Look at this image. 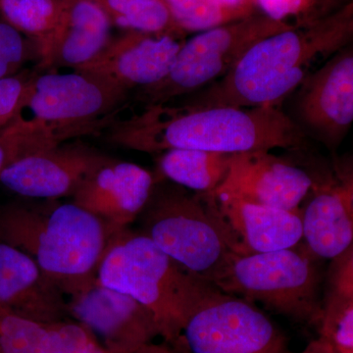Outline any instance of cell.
Listing matches in <instances>:
<instances>
[{"instance_id":"f546056e","label":"cell","mask_w":353,"mask_h":353,"mask_svg":"<svg viewBox=\"0 0 353 353\" xmlns=\"http://www.w3.org/2000/svg\"><path fill=\"white\" fill-rule=\"evenodd\" d=\"M297 353H336L333 347L321 338L310 341L303 350Z\"/></svg>"},{"instance_id":"44dd1931","label":"cell","mask_w":353,"mask_h":353,"mask_svg":"<svg viewBox=\"0 0 353 353\" xmlns=\"http://www.w3.org/2000/svg\"><path fill=\"white\" fill-rule=\"evenodd\" d=\"M317 326L334 352L353 353V246L331 260Z\"/></svg>"},{"instance_id":"ffe728a7","label":"cell","mask_w":353,"mask_h":353,"mask_svg":"<svg viewBox=\"0 0 353 353\" xmlns=\"http://www.w3.org/2000/svg\"><path fill=\"white\" fill-rule=\"evenodd\" d=\"M0 353H103L73 324L44 326L0 307Z\"/></svg>"},{"instance_id":"5b68a950","label":"cell","mask_w":353,"mask_h":353,"mask_svg":"<svg viewBox=\"0 0 353 353\" xmlns=\"http://www.w3.org/2000/svg\"><path fill=\"white\" fill-rule=\"evenodd\" d=\"M97 280L143 304L154 315L160 334L174 343L181 338L190 310L214 287L129 227L116 231L109 241Z\"/></svg>"},{"instance_id":"8992f818","label":"cell","mask_w":353,"mask_h":353,"mask_svg":"<svg viewBox=\"0 0 353 353\" xmlns=\"http://www.w3.org/2000/svg\"><path fill=\"white\" fill-rule=\"evenodd\" d=\"M303 241L294 248L239 256L229 261L214 285L301 324L317 325L321 315V275Z\"/></svg>"},{"instance_id":"277c9868","label":"cell","mask_w":353,"mask_h":353,"mask_svg":"<svg viewBox=\"0 0 353 353\" xmlns=\"http://www.w3.org/2000/svg\"><path fill=\"white\" fill-rule=\"evenodd\" d=\"M127 92L90 74L32 73L12 122L0 132L8 163L105 124ZM7 163V164H8ZM6 164V165H7Z\"/></svg>"},{"instance_id":"3957f363","label":"cell","mask_w":353,"mask_h":353,"mask_svg":"<svg viewBox=\"0 0 353 353\" xmlns=\"http://www.w3.org/2000/svg\"><path fill=\"white\" fill-rule=\"evenodd\" d=\"M116 231L75 202L46 199L0 205V241L32 257L67 296L97 278Z\"/></svg>"},{"instance_id":"8fae6325","label":"cell","mask_w":353,"mask_h":353,"mask_svg":"<svg viewBox=\"0 0 353 353\" xmlns=\"http://www.w3.org/2000/svg\"><path fill=\"white\" fill-rule=\"evenodd\" d=\"M301 208L303 243L317 259L332 260L353 245V166L338 158L319 173Z\"/></svg>"},{"instance_id":"7a4b0ae2","label":"cell","mask_w":353,"mask_h":353,"mask_svg":"<svg viewBox=\"0 0 353 353\" xmlns=\"http://www.w3.org/2000/svg\"><path fill=\"white\" fill-rule=\"evenodd\" d=\"M352 39L350 2L318 24L260 39L226 76L194 92L182 104L196 108H279L316 70V65L352 44Z\"/></svg>"},{"instance_id":"7c38bea8","label":"cell","mask_w":353,"mask_h":353,"mask_svg":"<svg viewBox=\"0 0 353 353\" xmlns=\"http://www.w3.org/2000/svg\"><path fill=\"white\" fill-rule=\"evenodd\" d=\"M299 88L296 111L303 126L329 150H336L353 121L352 44L320 65Z\"/></svg>"},{"instance_id":"30bf717a","label":"cell","mask_w":353,"mask_h":353,"mask_svg":"<svg viewBox=\"0 0 353 353\" xmlns=\"http://www.w3.org/2000/svg\"><path fill=\"white\" fill-rule=\"evenodd\" d=\"M204 197L215 227L234 255L287 250L303 241L301 211L261 205L221 190Z\"/></svg>"},{"instance_id":"f1b7e54d","label":"cell","mask_w":353,"mask_h":353,"mask_svg":"<svg viewBox=\"0 0 353 353\" xmlns=\"http://www.w3.org/2000/svg\"><path fill=\"white\" fill-rule=\"evenodd\" d=\"M215 1L224 8L240 13L245 17L257 12L255 0H215Z\"/></svg>"},{"instance_id":"ac0fdd59","label":"cell","mask_w":353,"mask_h":353,"mask_svg":"<svg viewBox=\"0 0 353 353\" xmlns=\"http://www.w3.org/2000/svg\"><path fill=\"white\" fill-rule=\"evenodd\" d=\"M0 307L32 321L57 319L67 296L32 257L0 241Z\"/></svg>"},{"instance_id":"d6986e66","label":"cell","mask_w":353,"mask_h":353,"mask_svg":"<svg viewBox=\"0 0 353 353\" xmlns=\"http://www.w3.org/2000/svg\"><path fill=\"white\" fill-rule=\"evenodd\" d=\"M111 27L94 0H61L59 20L39 62V71L77 70L88 63L110 41Z\"/></svg>"},{"instance_id":"6da1fadb","label":"cell","mask_w":353,"mask_h":353,"mask_svg":"<svg viewBox=\"0 0 353 353\" xmlns=\"http://www.w3.org/2000/svg\"><path fill=\"white\" fill-rule=\"evenodd\" d=\"M108 139L137 152L171 150L234 153L303 150L307 137L280 108H190L164 103L111 125Z\"/></svg>"},{"instance_id":"2e32d148","label":"cell","mask_w":353,"mask_h":353,"mask_svg":"<svg viewBox=\"0 0 353 353\" xmlns=\"http://www.w3.org/2000/svg\"><path fill=\"white\" fill-rule=\"evenodd\" d=\"M155 181L143 167L108 157L85 176L72 197L114 229H124L138 219Z\"/></svg>"},{"instance_id":"5bb4252c","label":"cell","mask_w":353,"mask_h":353,"mask_svg":"<svg viewBox=\"0 0 353 353\" xmlns=\"http://www.w3.org/2000/svg\"><path fill=\"white\" fill-rule=\"evenodd\" d=\"M185 41L182 34L126 31L111 38L94 59L75 71L97 77L128 94L161 81Z\"/></svg>"},{"instance_id":"ba28073f","label":"cell","mask_w":353,"mask_h":353,"mask_svg":"<svg viewBox=\"0 0 353 353\" xmlns=\"http://www.w3.org/2000/svg\"><path fill=\"white\" fill-rule=\"evenodd\" d=\"M290 29L292 28L257 11L243 19L199 32L185 39L161 81L136 90L137 99L148 108L194 94L226 76L260 39Z\"/></svg>"},{"instance_id":"4fadbf2b","label":"cell","mask_w":353,"mask_h":353,"mask_svg":"<svg viewBox=\"0 0 353 353\" xmlns=\"http://www.w3.org/2000/svg\"><path fill=\"white\" fill-rule=\"evenodd\" d=\"M108 158L83 143H61L9 162L0 172V183L29 199L73 196L85 176Z\"/></svg>"},{"instance_id":"4316f807","label":"cell","mask_w":353,"mask_h":353,"mask_svg":"<svg viewBox=\"0 0 353 353\" xmlns=\"http://www.w3.org/2000/svg\"><path fill=\"white\" fill-rule=\"evenodd\" d=\"M41 59V48L0 17V79L20 73L32 60Z\"/></svg>"},{"instance_id":"d4e9b609","label":"cell","mask_w":353,"mask_h":353,"mask_svg":"<svg viewBox=\"0 0 353 353\" xmlns=\"http://www.w3.org/2000/svg\"><path fill=\"white\" fill-rule=\"evenodd\" d=\"M353 0H255L257 11L292 29L318 24Z\"/></svg>"},{"instance_id":"9c48e42d","label":"cell","mask_w":353,"mask_h":353,"mask_svg":"<svg viewBox=\"0 0 353 353\" xmlns=\"http://www.w3.org/2000/svg\"><path fill=\"white\" fill-rule=\"evenodd\" d=\"M188 353H285L287 339L255 304L212 287L188 315Z\"/></svg>"},{"instance_id":"cb8c5ba5","label":"cell","mask_w":353,"mask_h":353,"mask_svg":"<svg viewBox=\"0 0 353 353\" xmlns=\"http://www.w3.org/2000/svg\"><path fill=\"white\" fill-rule=\"evenodd\" d=\"M61 0H0V17L39 43L41 57L59 20Z\"/></svg>"},{"instance_id":"9a60e30c","label":"cell","mask_w":353,"mask_h":353,"mask_svg":"<svg viewBox=\"0 0 353 353\" xmlns=\"http://www.w3.org/2000/svg\"><path fill=\"white\" fill-rule=\"evenodd\" d=\"M312 183L311 171L301 165L268 150H254L230 155L227 175L216 190L299 212Z\"/></svg>"},{"instance_id":"7402d4cb","label":"cell","mask_w":353,"mask_h":353,"mask_svg":"<svg viewBox=\"0 0 353 353\" xmlns=\"http://www.w3.org/2000/svg\"><path fill=\"white\" fill-rule=\"evenodd\" d=\"M230 155L197 150H167L158 159V169L171 183L196 194H210L225 180Z\"/></svg>"},{"instance_id":"603a6c76","label":"cell","mask_w":353,"mask_h":353,"mask_svg":"<svg viewBox=\"0 0 353 353\" xmlns=\"http://www.w3.org/2000/svg\"><path fill=\"white\" fill-rule=\"evenodd\" d=\"M111 25L125 31L148 34H185L174 24L165 0H94Z\"/></svg>"},{"instance_id":"e0dca14e","label":"cell","mask_w":353,"mask_h":353,"mask_svg":"<svg viewBox=\"0 0 353 353\" xmlns=\"http://www.w3.org/2000/svg\"><path fill=\"white\" fill-rule=\"evenodd\" d=\"M77 319L108 340L134 352L160 333L154 315L131 296L101 285L97 278L67 296Z\"/></svg>"},{"instance_id":"83f0119b","label":"cell","mask_w":353,"mask_h":353,"mask_svg":"<svg viewBox=\"0 0 353 353\" xmlns=\"http://www.w3.org/2000/svg\"><path fill=\"white\" fill-rule=\"evenodd\" d=\"M31 75L30 72L24 71L9 78L0 79V132L15 117Z\"/></svg>"},{"instance_id":"52a82bcc","label":"cell","mask_w":353,"mask_h":353,"mask_svg":"<svg viewBox=\"0 0 353 353\" xmlns=\"http://www.w3.org/2000/svg\"><path fill=\"white\" fill-rule=\"evenodd\" d=\"M138 219L141 233L162 252L214 285L232 252L213 223L204 194L157 180Z\"/></svg>"},{"instance_id":"484cf974","label":"cell","mask_w":353,"mask_h":353,"mask_svg":"<svg viewBox=\"0 0 353 353\" xmlns=\"http://www.w3.org/2000/svg\"><path fill=\"white\" fill-rule=\"evenodd\" d=\"M165 2L176 29L185 34H199L245 18L240 13L219 6L215 0H165Z\"/></svg>"},{"instance_id":"4dcf8cb0","label":"cell","mask_w":353,"mask_h":353,"mask_svg":"<svg viewBox=\"0 0 353 353\" xmlns=\"http://www.w3.org/2000/svg\"><path fill=\"white\" fill-rule=\"evenodd\" d=\"M8 162V155H7L6 148L0 143V172L6 166Z\"/></svg>"}]
</instances>
